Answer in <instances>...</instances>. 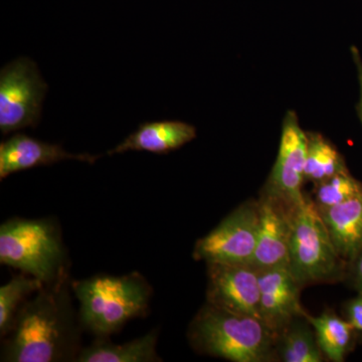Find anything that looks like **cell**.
Here are the masks:
<instances>
[{
  "instance_id": "6da1fadb",
  "label": "cell",
  "mask_w": 362,
  "mask_h": 362,
  "mask_svg": "<svg viewBox=\"0 0 362 362\" xmlns=\"http://www.w3.org/2000/svg\"><path fill=\"white\" fill-rule=\"evenodd\" d=\"M70 272L26 300L6 335L1 361H76L81 351L80 316L71 303Z\"/></svg>"
},
{
  "instance_id": "7a4b0ae2",
  "label": "cell",
  "mask_w": 362,
  "mask_h": 362,
  "mask_svg": "<svg viewBox=\"0 0 362 362\" xmlns=\"http://www.w3.org/2000/svg\"><path fill=\"white\" fill-rule=\"evenodd\" d=\"M80 302L81 324L96 338H108L132 319L146 315L152 290L138 272L123 276L99 275L71 281Z\"/></svg>"
},
{
  "instance_id": "3957f363",
  "label": "cell",
  "mask_w": 362,
  "mask_h": 362,
  "mask_svg": "<svg viewBox=\"0 0 362 362\" xmlns=\"http://www.w3.org/2000/svg\"><path fill=\"white\" fill-rule=\"evenodd\" d=\"M277 333L261 319L207 303L190 323V344L201 354L233 362L269 361Z\"/></svg>"
},
{
  "instance_id": "277c9868",
  "label": "cell",
  "mask_w": 362,
  "mask_h": 362,
  "mask_svg": "<svg viewBox=\"0 0 362 362\" xmlns=\"http://www.w3.org/2000/svg\"><path fill=\"white\" fill-rule=\"evenodd\" d=\"M0 264L39 279L44 284L70 272L58 223L52 218H13L2 223Z\"/></svg>"
},
{
  "instance_id": "5b68a950",
  "label": "cell",
  "mask_w": 362,
  "mask_h": 362,
  "mask_svg": "<svg viewBox=\"0 0 362 362\" xmlns=\"http://www.w3.org/2000/svg\"><path fill=\"white\" fill-rule=\"evenodd\" d=\"M340 259L315 202L305 197L295 206L289 267L300 285L329 282L339 274Z\"/></svg>"
},
{
  "instance_id": "8992f818",
  "label": "cell",
  "mask_w": 362,
  "mask_h": 362,
  "mask_svg": "<svg viewBox=\"0 0 362 362\" xmlns=\"http://www.w3.org/2000/svg\"><path fill=\"white\" fill-rule=\"evenodd\" d=\"M47 92V83L33 59L18 58L4 66L0 71L2 134L37 127Z\"/></svg>"
},
{
  "instance_id": "52a82bcc",
  "label": "cell",
  "mask_w": 362,
  "mask_h": 362,
  "mask_svg": "<svg viewBox=\"0 0 362 362\" xmlns=\"http://www.w3.org/2000/svg\"><path fill=\"white\" fill-rule=\"evenodd\" d=\"M258 202H247L197 240L195 261L226 265H252L258 240Z\"/></svg>"
},
{
  "instance_id": "ba28073f",
  "label": "cell",
  "mask_w": 362,
  "mask_h": 362,
  "mask_svg": "<svg viewBox=\"0 0 362 362\" xmlns=\"http://www.w3.org/2000/svg\"><path fill=\"white\" fill-rule=\"evenodd\" d=\"M307 143V132L300 127L296 113L288 112L283 122L277 160L272 169L266 192L293 206H298L305 199L302 185L305 180Z\"/></svg>"
},
{
  "instance_id": "9c48e42d",
  "label": "cell",
  "mask_w": 362,
  "mask_h": 362,
  "mask_svg": "<svg viewBox=\"0 0 362 362\" xmlns=\"http://www.w3.org/2000/svg\"><path fill=\"white\" fill-rule=\"evenodd\" d=\"M206 266L207 303L262 320L258 270L251 265L209 264Z\"/></svg>"
},
{
  "instance_id": "30bf717a",
  "label": "cell",
  "mask_w": 362,
  "mask_h": 362,
  "mask_svg": "<svg viewBox=\"0 0 362 362\" xmlns=\"http://www.w3.org/2000/svg\"><path fill=\"white\" fill-rule=\"evenodd\" d=\"M295 206L269 192H265L258 202V240L251 265L256 270L289 266Z\"/></svg>"
},
{
  "instance_id": "8fae6325",
  "label": "cell",
  "mask_w": 362,
  "mask_h": 362,
  "mask_svg": "<svg viewBox=\"0 0 362 362\" xmlns=\"http://www.w3.org/2000/svg\"><path fill=\"white\" fill-rule=\"evenodd\" d=\"M259 287L262 320L274 332L279 334L296 317H305L299 300L302 286L289 266L259 271Z\"/></svg>"
},
{
  "instance_id": "7c38bea8",
  "label": "cell",
  "mask_w": 362,
  "mask_h": 362,
  "mask_svg": "<svg viewBox=\"0 0 362 362\" xmlns=\"http://www.w3.org/2000/svg\"><path fill=\"white\" fill-rule=\"evenodd\" d=\"M100 156L70 153L61 145L52 144L18 133L0 144V180L20 171L52 165L64 160H77L94 164Z\"/></svg>"
},
{
  "instance_id": "4fadbf2b",
  "label": "cell",
  "mask_w": 362,
  "mask_h": 362,
  "mask_svg": "<svg viewBox=\"0 0 362 362\" xmlns=\"http://www.w3.org/2000/svg\"><path fill=\"white\" fill-rule=\"evenodd\" d=\"M197 137V129L182 121L164 120L144 122L131 133L107 156L128 151H146L156 154H168L185 146Z\"/></svg>"
},
{
  "instance_id": "5bb4252c",
  "label": "cell",
  "mask_w": 362,
  "mask_h": 362,
  "mask_svg": "<svg viewBox=\"0 0 362 362\" xmlns=\"http://www.w3.org/2000/svg\"><path fill=\"white\" fill-rule=\"evenodd\" d=\"M319 211L338 255L356 258L362 250V194Z\"/></svg>"
},
{
  "instance_id": "9a60e30c",
  "label": "cell",
  "mask_w": 362,
  "mask_h": 362,
  "mask_svg": "<svg viewBox=\"0 0 362 362\" xmlns=\"http://www.w3.org/2000/svg\"><path fill=\"white\" fill-rule=\"evenodd\" d=\"M158 331H150L144 337L131 341L114 343L108 338H96L89 346L81 349L78 362H156L162 361L157 354Z\"/></svg>"
},
{
  "instance_id": "2e32d148",
  "label": "cell",
  "mask_w": 362,
  "mask_h": 362,
  "mask_svg": "<svg viewBox=\"0 0 362 362\" xmlns=\"http://www.w3.org/2000/svg\"><path fill=\"white\" fill-rule=\"evenodd\" d=\"M304 318L315 331L317 342L323 356L331 361H344L354 330L351 324L328 311L319 316L305 314Z\"/></svg>"
},
{
  "instance_id": "e0dca14e",
  "label": "cell",
  "mask_w": 362,
  "mask_h": 362,
  "mask_svg": "<svg viewBox=\"0 0 362 362\" xmlns=\"http://www.w3.org/2000/svg\"><path fill=\"white\" fill-rule=\"evenodd\" d=\"M307 157L305 180L317 183L338 173H347L341 154L320 133L307 132Z\"/></svg>"
},
{
  "instance_id": "ac0fdd59",
  "label": "cell",
  "mask_w": 362,
  "mask_h": 362,
  "mask_svg": "<svg viewBox=\"0 0 362 362\" xmlns=\"http://www.w3.org/2000/svg\"><path fill=\"white\" fill-rule=\"evenodd\" d=\"M44 283L21 272L0 287V335L6 337L13 329L21 307L35 294Z\"/></svg>"
},
{
  "instance_id": "d6986e66",
  "label": "cell",
  "mask_w": 362,
  "mask_h": 362,
  "mask_svg": "<svg viewBox=\"0 0 362 362\" xmlns=\"http://www.w3.org/2000/svg\"><path fill=\"white\" fill-rule=\"evenodd\" d=\"M323 354L317 342L315 331L302 325H290L284 330L281 358L285 362H321Z\"/></svg>"
},
{
  "instance_id": "ffe728a7",
  "label": "cell",
  "mask_w": 362,
  "mask_h": 362,
  "mask_svg": "<svg viewBox=\"0 0 362 362\" xmlns=\"http://www.w3.org/2000/svg\"><path fill=\"white\" fill-rule=\"evenodd\" d=\"M315 185L314 202L320 211L337 206L362 194L361 185L349 173H338Z\"/></svg>"
},
{
  "instance_id": "44dd1931",
  "label": "cell",
  "mask_w": 362,
  "mask_h": 362,
  "mask_svg": "<svg viewBox=\"0 0 362 362\" xmlns=\"http://www.w3.org/2000/svg\"><path fill=\"white\" fill-rule=\"evenodd\" d=\"M347 321L354 330L362 332V294L354 298L347 306Z\"/></svg>"
},
{
  "instance_id": "7402d4cb",
  "label": "cell",
  "mask_w": 362,
  "mask_h": 362,
  "mask_svg": "<svg viewBox=\"0 0 362 362\" xmlns=\"http://www.w3.org/2000/svg\"><path fill=\"white\" fill-rule=\"evenodd\" d=\"M352 57H354V63H356L357 69V76H358L359 88H361V97H359L358 103V114L361 117L362 122V59L361 58V54H359L358 49L356 47H352L351 49Z\"/></svg>"
},
{
  "instance_id": "603a6c76",
  "label": "cell",
  "mask_w": 362,
  "mask_h": 362,
  "mask_svg": "<svg viewBox=\"0 0 362 362\" xmlns=\"http://www.w3.org/2000/svg\"><path fill=\"white\" fill-rule=\"evenodd\" d=\"M356 276L359 283L362 285V250L361 252L357 255Z\"/></svg>"
}]
</instances>
